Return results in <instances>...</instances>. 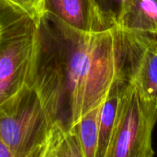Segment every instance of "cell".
<instances>
[{
  "label": "cell",
  "instance_id": "cell-6",
  "mask_svg": "<svg viewBox=\"0 0 157 157\" xmlns=\"http://www.w3.org/2000/svg\"><path fill=\"white\" fill-rule=\"evenodd\" d=\"M116 27L157 37V0H128L122 6Z\"/></svg>",
  "mask_w": 157,
  "mask_h": 157
},
{
  "label": "cell",
  "instance_id": "cell-8",
  "mask_svg": "<svg viewBox=\"0 0 157 157\" xmlns=\"http://www.w3.org/2000/svg\"><path fill=\"white\" fill-rule=\"evenodd\" d=\"M40 157H85L78 138L72 128L52 125Z\"/></svg>",
  "mask_w": 157,
  "mask_h": 157
},
{
  "label": "cell",
  "instance_id": "cell-11",
  "mask_svg": "<svg viewBox=\"0 0 157 157\" xmlns=\"http://www.w3.org/2000/svg\"><path fill=\"white\" fill-rule=\"evenodd\" d=\"M9 6L20 13L40 22L41 15V0H6Z\"/></svg>",
  "mask_w": 157,
  "mask_h": 157
},
{
  "label": "cell",
  "instance_id": "cell-9",
  "mask_svg": "<svg viewBox=\"0 0 157 157\" xmlns=\"http://www.w3.org/2000/svg\"><path fill=\"white\" fill-rule=\"evenodd\" d=\"M99 109L100 106L90 110L71 127L78 138L85 157H97Z\"/></svg>",
  "mask_w": 157,
  "mask_h": 157
},
{
  "label": "cell",
  "instance_id": "cell-14",
  "mask_svg": "<svg viewBox=\"0 0 157 157\" xmlns=\"http://www.w3.org/2000/svg\"><path fill=\"white\" fill-rule=\"evenodd\" d=\"M155 101L157 102V87H156V91H155Z\"/></svg>",
  "mask_w": 157,
  "mask_h": 157
},
{
  "label": "cell",
  "instance_id": "cell-15",
  "mask_svg": "<svg viewBox=\"0 0 157 157\" xmlns=\"http://www.w3.org/2000/svg\"><path fill=\"white\" fill-rule=\"evenodd\" d=\"M0 36H1V29H0Z\"/></svg>",
  "mask_w": 157,
  "mask_h": 157
},
{
  "label": "cell",
  "instance_id": "cell-4",
  "mask_svg": "<svg viewBox=\"0 0 157 157\" xmlns=\"http://www.w3.org/2000/svg\"><path fill=\"white\" fill-rule=\"evenodd\" d=\"M39 36V22L25 17L1 29L0 105L31 86Z\"/></svg>",
  "mask_w": 157,
  "mask_h": 157
},
{
  "label": "cell",
  "instance_id": "cell-5",
  "mask_svg": "<svg viewBox=\"0 0 157 157\" xmlns=\"http://www.w3.org/2000/svg\"><path fill=\"white\" fill-rule=\"evenodd\" d=\"M41 15L81 33H99L111 29L96 0H41Z\"/></svg>",
  "mask_w": 157,
  "mask_h": 157
},
{
  "label": "cell",
  "instance_id": "cell-12",
  "mask_svg": "<svg viewBox=\"0 0 157 157\" xmlns=\"http://www.w3.org/2000/svg\"><path fill=\"white\" fill-rule=\"evenodd\" d=\"M25 17H29L13 8L6 0H0V29H6L20 21Z\"/></svg>",
  "mask_w": 157,
  "mask_h": 157
},
{
  "label": "cell",
  "instance_id": "cell-7",
  "mask_svg": "<svg viewBox=\"0 0 157 157\" xmlns=\"http://www.w3.org/2000/svg\"><path fill=\"white\" fill-rule=\"evenodd\" d=\"M130 79L118 81L100 105L98 117V144L97 157H104L109 146L116 121L122 91Z\"/></svg>",
  "mask_w": 157,
  "mask_h": 157
},
{
  "label": "cell",
  "instance_id": "cell-2",
  "mask_svg": "<svg viewBox=\"0 0 157 157\" xmlns=\"http://www.w3.org/2000/svg\"><path fill=\"white\" fill-rule=\"evenodd\" d=\"M52 125L32 86L0 105V139L17 157H40Z\"/></svg>",
  "mask_w": 157,
  "mask_h": 157
},
{
  "label": "cell",
  "instance_id": "cell-10",
  "mask_svg": "<svg viewBox=\"0 0 157 157\" xmlns=\"http://www.w3.org/2000/svg\"><path fill=\"white\" fill-rule=\"evenodd\" d=\"M128 0H96L99 11L109 28L116 27V23L122 8Z\"/></svg>",
  "mask_w": 157,
  "mask_h": 157
},
{
  "label": "cell",
  "instance_id": "cell-3",
  "mask_svg": "<svg viewBox=\"0 0 157 157\" xmlns=\"http://www.w3.org/2000/svg\"><path fill=\"white\" fill-rule=\"evenodd\" d=\"M156 123L157 103L146 98L130 80L122 91L104 157H154L153 132Z\"/></svg>",
  "mask_w": 157,
  "mask_h": 157
},
{
  "label": "cell",
  "instance_id": "cell-1",
  "mask_svg": "<svg viewBox=\"0 0 157 157\" xmlns=\"http://www.w3.org/2000/svg\"><path fill=\"white\" fill-rule=\"evenodd\" d=\"M152 35L118 27L86 34L42 17L31 86L52 122L71 128L132 73Z\"/></svg>",
  "mask_w": 157,
  "mask_h": 157
},
{
  "label": "cell",
  "instance_id": "cell-13",
  "mask_svg": "<svg viewBox=\"0 0 157 157\" xmlns=\"http://www.w3.org/2000/svg\"><path fill=\"white\" fill-rule=\"evenodd\" d=\"M0 157H17L1 139H0Z\"/></svg>",
  "mask_w": 157,
  "mask_h": 157
}]
</instances>
